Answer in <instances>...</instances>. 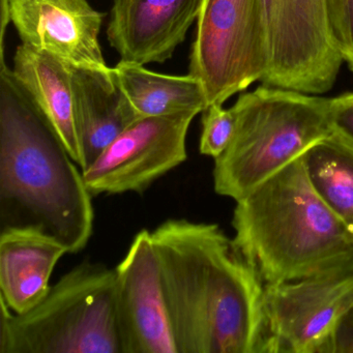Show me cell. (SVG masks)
Wrapping results in <instances>:
<instances>
[{"label": "cell", "instance_id": "4fadbf2b", "mask_svg": "<svg viewBox=\"0 0 353 353\" xmlns=\"http://www.w3.org/2000/svg\"><path fill=\"white\" fill-rule=\"evenodd\" d=\"M74 115L81 150L82 171L109 144L139 121V115L119 85L113 68L107 70L71 65Z\"/></svg>", "mask_w": 353, "mask_h": 353}, {"label": "cell", "instance_id": "5b68a950", "mask_svg": "<svg viewBox=\"0 0 353 353\" xmlns=\"http://www.w3.org/2000/svg\"><path fill=\"white\" fill-rule=\"evenodd\" d=\"M115 280V270L84 261L26 313L0 301V353H121Z\"/></svg>", "mask_w": 353, "mask_h": 353}, {"label": "cell", "instance_id": "ba28073f", "mask_svg": "<svg viewBox=\"0 0 353 353\" xmlns=\"http://www.w3.org/2000/svg\"><path fill=\"white\" fill-rule=\"evenodd\" d=\"M266 353H332L353 307V263L315 276L264 285Z\"/></svg>", "mask_w": 353, "mask_h": 353}, {"label": "cell", "instance_id": "e0dca14e", "mask_svg": "<svg viewBox=\"0 0 353 353\" xmlns=\"http://www.w3.org/2000/svg\"><path fill=\"white\" fill-rule=\"evenodd\" d=\"M303 161L318 195L353 231V144L332 133L310 148Z\"/></svg>", "mask_w": 353, "mask_h": 353}, {"label": "cell", "instance_id": "3957f363", "mask_svg": "<svg viewBox=\"0 0 353 353\" xmlns=\"http://www.w3.org/2000/svg\"><path fill=\"white\" fill-rule=\"evenodd\" d=\"M235 202L233 241L264 285L353 263V231L318 195L303 157Z\"/></svg>", "mask_w": 353, "mask_h": 353}, {"label": "cell", "instance_id": "277c9868", "mask_svg": "<svg viewBox=\"0 0 353 353\" xmlns=\"http://www.w3.org/2000/svg\"><path fill=\"white\" fill-rule=\"evenodd\" d=\"M236 130L214 160V188L237 201L332 134L330 98L272 85L241 92Z\"/></svg>", "mask_w": 353, "mask_h": 353}, {"label": "cell", "instance_id": "6da1fadb", "mask_svg": "<svg viewBox=\"0 0 353 353\" xmlns=\"http://www.w3.org/2000/svg\"><path fill=\"white\" fill-rule=\"evenodd\" d=\"M150 234L177 353H266L264 283L233 239L185 219Z\"/></svg>", "mask_w": 353, "mask_h": 353}, {"label": "cell", "instance_id": "d6986e66", "mask_svg": "<svg viewBox=\"0 0 353 353\" xmlns=\"http://www.w3.org/2000/svg\"><path fill=\"white\" fill-rule=\"evenodd\" d=\"M328 12L341 54L353 72V0H328Z\"/></svg>", "mask_w": 353, "mask_h": 353}, {"label": "cell", "instance_id": "2e32d148", "mask_svg": "<svg viewBox=\"0 0 353 353\" xmlns=\"http://www.w3.org/2000/svg\"><path fill=\"white\" fill-rule=\"evenodd\" d=\"M123 88L140 119L183 112H203L208 107L203 84L193 76L154 73L137 63L119 61L114 68Z\"/></svg>", "mask_w": 353, "mask_h": 353}, {"label": "cell", "instance_id": "ffe728a7", "mask_svg": "<svg viewBox=\"0 0 353 353\" xmlns=\"http://www.w3.org/2000/svg\"><path fill=\"white\" fill-rule=\"evenodd\" d=\"M332 133L353 144V92L330 98Z\"/></svg>", "mask_w": 353, "mask_h": 353}, {"label": "cell", "instance_id": "9c48e42d", "mask_svg": "<svg viewBox=\"0 0 353 353\" xmlns=\"http://www.w3.org/2000/svg\"><path fill=\"white\" fill-rule=\"evenodd\" d=\"M197 113L144 117L130 125L83 173L92 197L143 193L187 160L188 131Z\"/></svg>", "mask_w": 353, "mask_h": 353}, {"label": "cell", "instance_id": "8fae6325", "mask_svg": "<svg viewBox=\"0 0 353 353\" xmlns=\"http://www.w3.org/2000/svg\"><path fill=\"white\" fill-rule=\"evenodd\" d=\"M104 16L88 0H11L22 44L75 67L109 69L99 41Z\"/></svg>", "mask_w": 353, "mask_h": 353}, {"label": "cell", "instance_id": "7c38bea8", "mask_svg": "<svg viewBox=\"0 0 353 353\" xmlns=\"http://www.w3.org/2000/svg\"><path fill=\"white\" fill-rule=\"evenodd\" d=\"M203 0H114L107 39L121 61L145 65L170 59L197 21Z\"/></svg>", "mask_w": 353, "mask_h": 353}, {"label": "cell", "instance_id": "52a82bcc", "mask_svg": "<svg viewBox=\"0 0 353 353\" xmlns=\"http://www.w3.org/2000/svg\"><path fill=\"white\" fill-rule=\"evenodd\" d=\"M268 67L261 83L310 94L330 92L344 59L328 0H263Z\"/></svg>", "mask_w": 353, "mask_h": 353}, {"label": "cell", "instance_id": "9a60e30c", "mask_svg": "<svg viewBox=\"0 0 353 353\" xmlns=\"http://www.w3.org/2000/svg\"><path fill=\"white\" fill-rule=\"evenodd\" d=\"M12 70L80 167L81 150L74 115L71 65L51 53L22 44L16 50Z\"/></svg>", "mask_w": 353, "mask_h": 353}, {"label": "cell", "instance_id": "5bb4252c", "mask_svg": "<svg viewBox=\"0 0 353 353\" xmlns=\"http://www.w3.org/2000/svg\"><path fill=\"white\" fill-rule=\"evenodd\" d=\"M69 249L34 227L0 231V301L15 314L36 307L50 290L51 276Z\"/></svg>", "mask_w": 353, "mask_h": 353}, {"label": "cell", "instance_id": "8992f818", "mask_svg": "<svg viewBox=\"0 0 353 353\" xmlns=\"http://www.w3.org/2000/svg\"><path fill=\"white\" fill-rule=\"evenodd\" d=\"M268 67L263 0H203L189 74L203 84L208 106L261 82Z\"/></svg>", "mask_w": 353, "mask_h": 353}, {"label": "cell", "instance_id": "7402d4cb", "mask_svg": "<svg viewBox=\"0 0 353 353\" xmlns=\"http://www.w3.org/2000/svg\"><path fill=\"white\" fill-rule=\"evenodd\" d=\"M11 21V0H0V68L6 65V30Z\"/></svg>", "mask_w": 353, "mask_h": 353}, {"label": "cell", "instance_id": "ac0fdd59", "mask_svg": "<svg viewBox=\"0 0 353 353\" xmlns=\"http://www.w3.org/2000/svg\"><path fill=\"white\" fill-rule=\"evenodd\" d=\"M199 150L214 160L221 156L232 142L236 130V117L232 107L212 104L203 111Z\"/></svg>", "mask_w": 353, "mask_h": 353}, {"label": "cell", "instance_id": "44dd1931", "mask_svg": "<svg viewBox=\"0 0 353 353\" xmlns=\"http://www.w3.org/2000/svg\"><path fill=\"white\" fill-rule=\"evenodd\" d=\"M353 352V307L345 316L334 336L332 353Z\"/></svg>", "mask_w": 353, "mask_h": 353}, {"label": "cell", "instance_id": "7a4b0ae2", "mask_svg": "<svg viewBox=\"0 0 353 353\" xmlns=\"http://www.w3.org/2000/svg\"><path fill=\"white\" fill-rule=\"evenodd\" d=\"M94 221L81 169L13 70L0 68V229L34 227L75 254Z\"/></svg>", "mask_w": 353, "mask_h": 353}, {"label": "cell", "instance_id": "30bf717a", "mask_svg": "<svg viewBox=\"0 0 353 353\" xmlns=\"http://www.w3.org/2000/svg\"><path fill=\"white\" fill-rule=\"evenodd\" d=\"M115 276L121 353H177L150 231L135 235Z\"/></svg>", "mask_w": 353, "mask_h": 353}]
</instances>
